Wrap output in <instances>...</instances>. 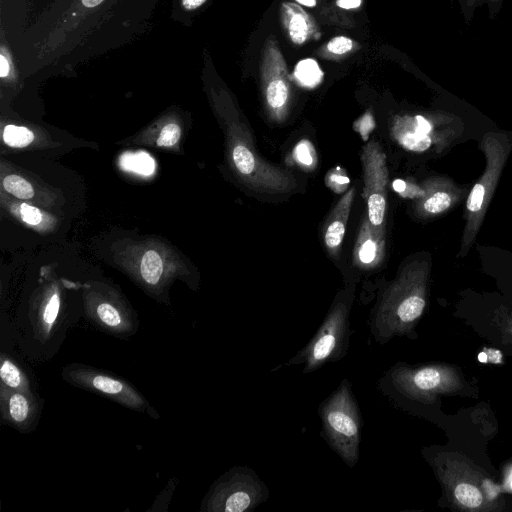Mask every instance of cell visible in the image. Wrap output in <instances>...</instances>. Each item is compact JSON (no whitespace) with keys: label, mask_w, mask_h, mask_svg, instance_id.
<instances>
[{"label":"cell","mask_w":512,"mask_h":512,"mask_svg":"<svg viewBox=\"0 0 512 512\" xmlns=\"http://www.w3.org/2000/svg\"><path fill=\"white\" fill-rule=\"evenodd\" d=\"M431 271L429 258H417L404 265L397 277L383 289L371 310L369 328L380 345L394 337L415 338L428 297Z\"/></svg>","instance_id":"1"},{"label":"cell","mask_w":512,"mask_h":512,"mask_svg":"<svg viewBox=\"0 0 512 512\" xmlns=\"http://www.w3.org/2000/svg\"><path fill=\"white\" fill-rule=\"evenodd\" d=\"M379 391L397 406H428L440 395L465 393L467 383L460 369L443 363L408 365L398 362L377 383Z\"/></svg>","instance_id":"2"},{"label":"cell","mask_w":512,"mask_h":512,"mask_svg":"<svg viewBox=\"0 0 512 512\" xmlns=\"http://www.w3.org/2000/svg\"><path fill=\"white\" fill-rule=\"evenodd\" d=\"M427 459L451 506L470 512L503 510L499 486L464 455L440 451Z\"/></svg>","instance_id":"3"},{"label":"cell","mask_w":512,"mask_h":512,"mask_svg":"<svg viewBox=\"0 0 512 512\" xmlns=\"http://www.w3.org/2000/svg\"><path fill=\"white\" fill-rule=\"evenodd\" d=\"M354 298V285L339 291L316 333L284 365L302 364V373L307 374L344 358L349 349L350 313Z\"/></svg>","instance_id":"4"},{"label":"cell","mask_w":512,"mask_h":512,"mask_svg":"<svg viewBox=\"0 0 512 512\" xmlns=\"http://www.w3.org/2000/svg\"><path fill=\"white\" fill-rule=\"evenodd\" d=\"M486 159L485 169L470 189L465 202L464 229L458 257H465L482 226L501 173L512 151V138L503 132H487L479 144Z\"/></svg>","instance_id":"5"},{"label":"cell","mask_w":512,"mask_h":512,"mask_svg":"<svg viewBox=\"0 0 512 512\" xmlns=\"http://www.w3.org/2000/svg\"><path fill=\"white\" fill-rule=\"evenodd\" d=\"M318 414L321 437L348 467H354L359 460L363 421L347 378L320 403Z\"/></svg>","instance_id":"6"},{"label":"cell","mask_w":512,"mask_h":512,"mask_svg":"<svg viewBox=\"0 0 512 512\" xmlns=\"http://www.w3.org/2000/svg\"><path fill=\"white\" fill-rule=\"evenodd\" d=\"M463 131V124L455 115L432 112L397 116L391 135L406 150L441 154L452 146Z\"/></svg>","instance_id":"7"},{"label":"cell","mask_w":512,"mask_h":512,"mask_svg":"<svg viewBox=\"0 0 512 512\" xmlns=\"http://www.w3.org/2000/svg\"><path fill=\"white\" fill-rule=\"evenodd\" d=\"M267 485L248 466H234L217 478L201 504L204 512H249L269 498Z\"/></svg>","instance_id":"8"},{"label":"cell","mask_w":512,"mask_h":512,"mask_svg":"<svg viewBox=\"0 0 512 512\" xmlns=\"http://www.w3.org/2000/svg\"><path fill=\"white\" fill-rule=\"evenodd\" d=\"M62 378L75 387L100 394L128 409L159 418L147 399L129 382L116 375L88 365L71 363L63 367Z\"/></svg>","instance_id":"9"},{"label":"cell","mask_w":512,"mask_h":512,"mask_svg":"<svg viewBox=\"0 0 512 512\" xmlns=\"http://www.w3.org/2000/svg\"><path fill=\"white\" fill-rule=\"evenodd\" d=\"M364 190L370 222L380 227L385 225L387 207V185L389 180L386 156L376 141L369 142L362 153Z\"/></svg>","instance_id":"10"},{"label":"cell","mask_w":512,"mask_h":512,"mask_svg":"<svg viewBox=\"0 0 512 512\" xmlns=\"http://www.w3.org/2000/svg\"><path fill=\"white\" fill-rule=\"evenodd\" d=\"M423 194L414 203V212L421 219L436 218L467 198L470 189L446 176H434L423 181Z\"/></svg>","instance_id":"11"},{"label":"cell","mask_w":512,"mask_h":512,"mask_svg":"<svg viewBox=\"0 0 512 512\" xmlns=\"http://www.w3.org/2000/svg\"><path fill=\"white\" fill-rule=\"evenodd\" d=\"M40 404L33 392L14 390L0 384V415L6 425L21 433L32 432L40 418Z\"/></svg>","instance_id":"12"},{"label":"cell","mask_w":512,"mask_h":512,"mask_svg":"<svg viewBox=\"0 0 512 512\" xmlns=\"http://www.w3.org/2000/svg\"><path fill=\"white\" fill-rule=\"evenodd\" d=\"M385 255V225L374 226L364 215L354 246L353 262L361 269L377 268Z\"/></svg>","instance_id":"13"},{"label":"cell","mask_w":512,"mask_h":512,"mask_svg":"<svg viewBox=\"0 0 512 512\" xmlns=\"http://www.w3.org/2000/svg\"><path fill=\"white\" fill-rule=\"evenodd\" d=\"M275 65L264 71V92L267 105L275 117H282L290 97L289 84L286 78V67L281 54L274 51Z\"/></svg>","instance_id":"14"},{"label":"cell","mask_w":512,"mask_h":512,"mask_svg":"<svg viewBox=\"0 0 512 512\" xmlns=\"http://www.w3.org/2000/svg\"><path fill=\"white\" fill-rule=\"evenodd\" d=\"M354 197L355 187L353 186L341 197L327 219L324 241L331 255H337L339 252Z\"/></svg>","instance_id":"15"},{"label":"cell","mask_w":512,"mask_h":512,"mask_svg":"<svg viewBox=\"0 0 512 512\" xmlns=\"http://www.w3.org/2000/svg\"><path fill=\"white\" fill-rule=\"evenodd\" d=\"M281 17L290 40L295 44H303L316 31L312 18L297 4L283 3Z\"/></svg>","instance_id":"16"},{"label":"cell","mask_w":512,"mask_h":512,"mask_svg":"<svg viewBox=\"0 0 512 512\" xmlns=\"http://www.w3.org/2000/svg\"><path fill=\"white\" fill-rule=\"evenodd\" d=\"M0 384L14 390L33 392L25 371L5 353L0 357Z\"/></svg>","instance_id":"17"},{"label":"cell","mask_w":512,"mask_h":512,"mask_svg":"<svg viewBox=\"0 0 512 512\" xmlns=\"http://www.w3.org/2000/svg\"><path fill=\"white\" fill-rule=\"evenodd\" d=\"M162 273L163 262L160 255L154 250L146 251L140 264V274L143 281L155 286L160 282Z\"/></svg>","instance_id":"18"},{"label":"cell","mask_w":512,"mask_h":512,"mask_svg":"<svg viewBox=\"0 0 512 512\" xmlns=\"http://www.w3.org/2000/svg\"><path fill=\"white\" fill-rule=\"evenodd\" d=\"M294 76L302 86L313 88L322 81L324 75L314 59L306 58L297 63Z\"/></svg>","instance_id":"19"},{"label":"cell","mask_w":512,"mask_h":512,"mask_svg":"<svg viewBox=\"0 0 512 512\" xmlns=\"http://www.w3.org/2000/svg\"><path fill=\"white\" fill-rule=\"evenodd\" d=\"M33 132L24 126L7 125L3 129V141L11 147H25L32 143Z\"/></svg>","instance_id":"20"},{"label":"cell","mask_w":512,"mask_h":512,"mask_svg":"<svg viewBox=\"0 0 512 512\" xmlns=\"http://www.w3.org/2000/svg\"><path fill=\"white\" fill-rule=\"evenodd\" d=\"M3 187L10 194L20 199H29L34 196L32 185L21 176L11 174L3 179Z\"/></svg>","instance_id":"21"},{"label":"cell","mask_w":512,"mask_h":512,"mask_svg":"<svg viewBox=\"0 0 512 512\" xmlns=\"http://www.w3.org/2000/svg\"><path fill=\"white\" fill-rule=\"evenodd\" d=\"M293 157L303 167L313 169L317 163L316 151L309 140L299 141L293 150Z\"/></svg>","instance_id":"22"},{"label":"cell","mask_w":512,"mask_h":512,"mask_svg":"<svg viewBox=\"0 0 512 512\" xmlns=\"http://www.w3.org/2000/svg\"><path fill=\"white\" fill-rule=\"evenodd\" d=\"M122 165L127 169L141 174H151L154 169V161L147 154H129L123 158Z\"/></svg>","instance_id":"23"},{"label":"cell","mask_w":512,"mask_h":512,"mask_svg":"<svg viewBox=\"0 0 512 512\" xmlns=\"http://www.w3.org/2000/svg\"><path fill=\"white\" fill-rule=\"evenodd\" d=\"M325 182L331 190L340 194L347 189L350 180L341 167H336L327 173Z\"/></svg>","instance_id":"24"},{"label":"cell","mask_w":512,"mask_h":512,"mask_svg":"<svg viewBox=\"0 0 512 512\" xmlns=\"http://www.w3.org/2000/svg\"><path fill=\"white\" fill-rule=\"evenodd\" d=\"M181 136V129L175 123L166 124L158 137L157 144L162 147H169L176 144Z\"/></svg>","instance_id":"25"},{"label":"cell","mask_w":512,"mask_h":512,"mask_svg":"<svg viewBox=\"0 0 512 512\" xmlns=\"http://www.w3.org/2000/svg\"><path fill=\"white\" fill-rule=\"evenodd\" d=\"M353 47V41L345 36H337L332 38L328 44L327 49L336 55H342L350 51Z\"/></svg>","instance_id":"26"},{"label":"cell","mask_w":512,"mask_h":512,"mask_svg":"<svg viewBox=\"0 0 512 512\" xmlns=\"http://www.w3.org/2000/svg\"><path fill=\"white\" fill-rule=\"evenodd\" d=\"M20 215L23 221L30 225H38L42 221L41 211L28 204H22L20 206Z\"/></svg>","instance_id":"27"},{"label":"cell","mask_w":512,"mask_h":512,"mask_svg":"<svg viewBox=\"0 0 512 512\" xmlns=\"http://www.w3.org/2000/svg\"><path fill=\"white\" fill-rule=\"evenodd\" d=\"M374 126L375 123L373 116L370 112H367L358 121L355 122L354 129L360 133L363 140H366L370 132L374 129Z\"/></svg>","instance_id":"28"},{"label":"cell","mask_w":512,"mask_h":512,"mask_svg":"<svg viewBox=\"0 0 512 512\" xmlns=\"http://www.w3.org/2000/svg\"><path fill=\"white\" fill-rule=\"evenodd\" d=\"M499 1L500 0H461V6L463 11H468L469 16L479 4H482L484 2L496 4Z\"/></svg>","instance_id":"29"},{"label":"cell","mask_w":512,"mask_h":512,"mask_svg":"<svg viewBox=\"0 0 512 512\" xmlns=\"http://www.w3.org/2000/svg\"><path fill=\"white\" fill-rule=\"evenodd\" d=\"M338 7L346 10L356 9L362 4V0H336Z\"/></svg>","instance_id":"30"},{"label":"cell","mask_w":512,"mask_h":512,"mask_svg":"<svg viewBox=\"0 0 512 512\" xmlns=\"http://www.w3.org/2000/svg\"><path fill=\"white\" fill-rule=\"evenodd\" d=\"M206 0H183V6L187 10H193L201 6Z\"/></svg>","instance_id":"31"},{"label":"cell","mask_w":512,"mask_h":512,"mask_svg":"<svg viewBox=\"0 0 512 512\" xmlns=\"http://www.w3.org/2000/svg\"><path fill=\"white\" fill-rule=\"evenodd\" d=\"M9 73V64L3 55H0V76L6 77Z\"/></svg>","instance_id":"32"},{"label":"cell","mask_w":512,"mask_h":512,"mask_svg":"<svg viewBox=\"0 0 512 512\" xmlns=\"http://www.w3.org/2000/svg\"><path fill=\"white\" fill-rule=\"evenodd\" d=\"M83 5L88 8L96 7L100 3H102L104 0H81Z\"/></svg>","instance_id":"33"},{"label":"cell","mask_w":512,"mask_h":512,"mask_svg":"<svg viewBox=\"0 0 512 512\" xmlns=\"http://www.w3.org/2000/svg\"><path fill=\"white\" fill-rule=\"evenodd\" d=\"M299 4L304 5L306 7H314L317 4V0H295Z\"/></svg>","instance_id":"34"},{"label":"cell","mask_w":512,"mask_h":512,"mask_svg":"<svg viewBox=\"0 0 512 512\" xmlns=\"http://www.w3.org/2000/svg\"><path fill=\"white\" fill-rule=\"evenodd\" d=\"M508 332H509V334H510V336H511V338H512V320H511V322L509 323Z\"/></svg>","instance_id":"35"}]
</instances>
